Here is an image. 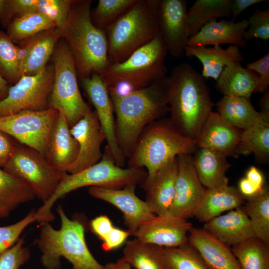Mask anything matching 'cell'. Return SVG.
<instances>
[{
	"label": "cell",
	"instance_id": "obj_46",
	"mask_svg": "<svg viewBox=\"0 0 269 269\" xmlns=\"http://www.w3.org/2000/svg\"><path fill=\"white\" fill-rule=\"evenodd\" d=\"M131 234L128 230L114 227L106 238L102 241V248L110 251L120 247Z\"/></svg>",
	"mask_w": 269,
	"mask_h": 269
},
{
	"label": "cell",
	"instance_id": "obj_34",
	"mask_svg": "<svg viewBox=\"0 0 269 269\" xmlns=\"http://www.w3.org/2000/svg\"><path fill=\"white\" fill-rule=\"evenodd\" d=\"M231 0H197L187 10L189 38L208 22L231 16Z\"/></svg>",
	"mask_w": 269,
	"mask_h": 269
},
{
	"label": "cell",
	"instance_id": "obj_44",
	"mask_svg": "<svg viewBox=\"0 0 269 269\" xmlns=\"http://www.w3.org/2000/svg\"><path fill=\"white\" fill-rule=\"evenodd\" d=\"M249 27L244 35L247 42L253 38L262 40L269 39V7L265 10L257 9L249 18Z\"/></svg>",
	"mask_w": 269,
	"mask_h": 269
},
{
	"label": "cell",
	"instance_id": "obj_40",
	"mask_svg": "<svg viewBox=\"0 0 269 269\" xmlns=\"http://www.w3.org/2000/svg\"><path fill=\"white\" fill-rule=\"evenodd\" d=\"M136 0H99L91 13V19L98 28L104 30L131 7Z\"/></svg>",
	"mask_w": 269,
	"mask_h": 269
},
{
	"label": "cell",
	"instance_id": "obj_54",
	"mask_svg": "<svg viewBox=\"0 0 269 269\" xmlns=\"http://www.w3.org/2000/svg\"><path fill=\"white\" fill-rule=\"evenodd\" d=\"M104 269H134L122 256L116 262H110L104 265Z\"/></svg>",
	"mask_w": 269,
	"mask_h": 269
},
{
	"label": "cell",
	"instance_id": "obj_7",
	"mask_svg": "<svg viewBox=\"0 0 269 269\" xmlns=\"http://www.w3.org/2000/svg\"><path fill=\"white\" fill-rule=\"evenodd\" d=\"M104 31L109 63L123 62L159 34L155 0H136Z\"/></svg>",
	"mask_w": 269,
	"mask_h": 269
},
{
	"label": "cell",
	"instance_id": "obj_14",
	"mask_svg": "<svg viewBox=\"0 0 269 269\" xmlns=\"http://www.w3.org/2000/svg\"><path fill=\"white\" fill-rule=\"evenodd\" d=\"M136 187L130 185L118 189L90 187L88 189L91 196L112 204L122 213L124 223L132 236L142 224L156 216L145 201L136 195Z\"/></svg>",
	"mask_w": 269,
	"mask_h": 269
},
{
	"label": "cell",
	"instance_id": "obj_43",
	"mask_svg": "<svg viewBox=\"0 0 269 269\" xmlns=\"http://www.w3.org/2000/svg\"><path fill=\"white\" fill-rule=\"evenodd\" d=\"M24 237L11 248L0 254V269H20L30 258L29 248L24 246Z\"/></svg>",
	"mask_w": 269,
	"mask_h": 269
},
{
	"label": "cell",
	"instance_id": "obj_5",
	"mask_svg": "<svg viewBox=\"0 0 269 269\" xmlns=\"http://www.w3.org/2000/svg\"><path fill=\"white\" fill-rule=\"evenodd\" d=\"M147 176L143 168H124L117 165L105 147L102 158L96 164L76 173L64 174L53 194L36 211L37 221H53L52 207L56 201L77 189L89 186L118 189L130 185H141Z\"/></svg>",
	"mask_w": 269,
	"mask_h": 269
},
{
	"label": "cell",
	"instance_id": "obj_52",
	"mask_svg": "<svg viewBox=\"0 0 269 269\" xmlns=\"http://www.w3.org/2000/svg\"><path fill=\"white\" fill-rule=\"evenodd\" d=\"M245 177L259 190L264 187V175L257 167L251 166L247 170Z\"/></svg>",
	"mask_w": 269,
	"mask_h": 269
},
{
	"label": "cell",
	"instance_id": "obj_29",
	"mask_svg": "<svg viewBox=\"0 0 269 269\" xmlns=\"http://www.w3.org/2000/svg\"><path fill=\"white\" fill-rule=\"evenodd\" d=\"M62 36L63 30L58 28L34 36L31 50L20 66V76L34 75L42 71L46 66Z\"/></svg>",
	"mask_w": 269,
	"mask_h": 269
},
{
	"label": "cell",
	"instance_id": "obj_15",
	"mask_svg": "<svg viewBox=\"0 0 269 269\" xmlns=\"http://www.w3.org/2000/svg\"><path fill=\"white\" fill-rule=\"evenodd\" d=\"M86 95L95 108L101 128L106 136L107 145L117 165L123 167L126 158L121 151L115 132V118L108 88L100 75L93 74L81 80Z\"/></svg>",
	"mask_w": 269,
	"mask_h": 269
},
{
	"label": "cell",
	"instance_id": "obj_17",
	"mask_svg": "<svg viewBox=\"0 0 269 269\" xmlns=\"http://www.w3.org/2000/svg\"><path fill=\"white\" fill-rule=\"evenodd\" d=\"M177 160L175 195L168 212L187 219L193 217L206 189L197 176L190 155L180 154Z\"/></svg>",
	"mask_w": 269,
	"mask_h": 269
},
{
	"label": "cell",
	"instance_id": "obj_1",
	"mask_svg": "<svg viewBox=\"0 0 269 269\" xmlns=\"http://www.w3.org/2000/svg\"><path fill=\"white\" fill-rule=\"evenodd\" d=\"M168 77L125 95L109 94L115 113L118 145L128 158L144 129L169 112Z\"/></svg>",
	"mask_w": 269,
	"mask_h": 269
},
{
	"label": "cell",
	"instance_id": "obj_19",
	"mask_svg": "<svg viewBox=\"0 0 269 269\" xmlns=\"http://www.w3.org/2000/svg\"><path fill=\"white\" fill-rule=\"evenodd\" d=\"M242 130L226 122L217 112L212 111L195 141L198 148L220 152L227 157L235 155Z\"/></svg>",
	"mask_w": 269,
	"mask_h": 269
},
{
	"label": "cell",
	"instance_id": "obj_56",
	"mask_svg": "<svg viewBox=\"0 0 269 269\" xmlns=\"http://www.w3.org/2000/svg\"><path fill=\"white\" fill-rule=\"evenodd\" d=\"M9 87V83L0 74V102L7 96Z\"/></svg>",
	"mask_w": 269,
	"mask_h": 269
},
{
	"label": "cell",
	"instance_id": "obj_18",
	"mask_svg": "<svg viewBox=\"0 0 269 269\" xmlns=\"http://www.w3.org/2000/svg\"><path fill=\"white\" fill-rule=\"evenodd\" d=\"M193 227L187 219L169 212L156 215L137 230L134 238L163 247H174L188 241L189 231Z\"/></svg>",
	"mask_w": 269,
	"mask_h": 269
},
{
	"label": "cell",
	"instance_id": "obj_25",
	"mask_svg": "<svg viewBox=\"0 0 269 269\" xmlns=\"http://www.w3.org/2000/svg\"><path fill=\"white\" fill-rule=\"evenodd\" d=\"M185 54L189 57H195L201 63V76L204 78L217 80L224 69L236 62L244 60L239 47L230 45L226 49L220 45L213 47L206 46H186Z\"/></svg>",
	"mask_w": 269,
	"mask_h": 269
},
{
	"label": "cell",
	"instance_id": "obj_50",
	"mask_svg": "<svg viewBox=\"0 0 269 269\" xmlns=\"http://www.w3.org/2000/svg\"><path fill=\"white\" fill-rule=\"evenodd\" d=\"M15 19L11 0H0V23L7 27Z\"/></svg>",
	"mask_w": 269,
	"mask_h": 269
},
{
	"label": "cell",
	"instance_id": "obj_8",
	"mask_svg": "<svg viewBox=\"0 0 269 269\" xmlns=\"http://www.w3.org/2000/svg\"><path fill=\"white\" fill-rule=\"evenodd\" d=\"M166 46L159 34L120 63H109L100 75L107 87L125 83L134 90L148 86L166 77Z\"/></svg>",
	"mask_w": 269,
	"mask_h": 269
},
{
	"label": "cell",
	"instance_id": "obj_31",
	"mask_svg": "<svg viewBox=\"0 0 269 269\" xmlns=\"http://www.w3.org/2000/svg\"><path fill=\"white\" fill-rule=\"evenodd\" d=\"M251 153L260 161H269V117L261 114L253 125L242 130L235 155Z\"/></svg>",
	"mask_w": 269,
	"mask_h": 269
},
{
	"label": "cell",
	"instance_id": "obj_16",
	"mask_svg": "<svg viewBox=\"0 0 269 269\" xmlns=\"http://www.w3.org/2000/svg\"><path fill=\"white\" fill-rule=\"evenodd\" d=\"M70 132L79 146L77 157L67 172L74 174L101 160V145L106 140V136L96 112L91 109L70 127Z\"/></svg>",
	"mask_w": 269,
	"mask_h": 269
},
{
	"label": "cell",
	"instance_id": "obj_35",
	"mask_svg": "<svg viewBox=\"0 0 269 269\" xmlns=\"http://www.w3.org/2000/svg\"><path fill=\"white\" fill-rule=\"evenodd\" d=\"M248 216L254 236L269 245V190L264 187L246 198L240 207Z\"/></svg>",
	"mask_w": 269,
	"mask_h": 269
},
{
	"label": "cell",
	"instance_id": "obj_26",
	"mask_svg": "<svg viewBox=\"0 0 269 269\" xmlns=\"http://www.w3.org/2000/svg\"><path fill=\"white\" fill-rule=\"evenodd\" d=\"M238 188L229 185L207 188L194 214L199 221L205 223L226 211L242 206L246 201Z\"/></svg>",
	"mask_w": 269,
	"mask_h": 269
},
{
	"label": "cell",
	"instance_id": "obj_49",
	"mask_svg": "<svg viewBox=\"0 0 269 269\" xmlns=\"http://www.w3.org/2000/svg\"><path fill=\"white\" fill-rule=\"evenodd\" d=\"M15 18L36 12L38 0H11Z\"/></svg>",
	"mask_w": 269,
	"mask_h": 269
},
{
	"label": "cell",
	"instance_id": "obj_36",
	"mask_svg": "<svg viewBox=\"0 0 269 269\" xmlns=\"http://www.w3.org/2000/svg\"><path fill=\"white\" fill-rule=\"evenodd\" d=\"M241 269H269V245L253 236L232 246Z\"/></svg>",
	"mask_w": 269,
	"mask_h": 269
},
{
	"label": "cell",
	"instance_id": "obj_24",
	"mask_svg": "<svg viewBox=\"0 0 269 269\" xmlns=\"http://www.w3.org/2000/svg\"><path fill=\"white\" fill-rule=\"evenodd\" d=\"M203 229L230 246L255 236L249 219L240 207L205 222Z\"/></svg>",
	"mask_w": 269,
	"mask_h": 269
},
{
	"label": "cell",
	"instance_id": "obj_42",
	"mask_svg": "<svg viewBox=\"0 0 269 269\" xmlns=\"http://www.w3.org/2000/svg\"><path fill=\"white\" fill-rule=\"evenodd\" d=\"M36 211L31 210L19 221L5 226H0V254L13 246L24 229L37 221Z\"/></svg>",
	"mask_w": 269,
	"mask_h": 269
},
{
	"label": "cell",
	"instance_id": "obj_37",
	"mask_svg": "<svg viewBox=\"0 0 269 269\" xmlns=\"http://www.w3.org/2000/svg\"><path fill=\"white\" fill-rule=\"evenodd\" d=\"M56 28L53 23L38 12L15 18L8 26L7 34L14 43H21L41 32Z\"/></svg>",
	"mask_w": 269,
	"mask_h": 269
},
{
	"label": "cell",
	"instance_id": "obj_33",
	"mask_svg": "<svg viewBox=\"0 0 269 269\" xmlns=\"http://www.w3.org/2000/svg\"><path fill=\"white\" fill-rule=\"evenodd\" d=\"M35 197L26 182L0 168V219L7 217L20 205Z\"/></svg>",
	"mask_w": 269,
	"mask_h": 269
},
{
	"label": "cell",
	"instance_id": "obj_12",
	"mask_svg": "<svg viewBox=\"0 0 269 269\" xmlns=\"http://www.w3.org/2000/svg\"><path fill=\"white\" fill-rule=\"evenodd\" d=\"M54 75V66L51 64L37 74L22 76L9 87L7 96L0 102V116L24 110L48 108Z\"/></svg>",
	"mask_w": 269,
	"mask_h": 269
},
{
	"label": "cell",
	"instance_id": "obj_45",
	"mask_svg": "<svg viewBox=\"0 0 269 269\" xmlns=\"http://www.w3.org/2000/svg\"><path fill=\"white\" fill-rule=\"evenodd\" d=\"M247 69L255 72L259 76L255 92L263 93L269 86V53L257 60L248 63Z\"/></svg>",
	"mask_w": 269,
	"mask_h": 269
},
{
	"label": "cell",
	"instance_id": "obj_20",
	"mask_svg": "<svg viewBox=\"0 0 269 269\" xmlns=\"http://www.w3.org/2000/svg\"><path fill=\"white\" fill-rule=\"evenodd\" d=\"M177 173V157L158 169L141 185L145 201L156 215L169 212L173 202Z\"/></svg>",
	"mask_w": 269,
	"mask_h": 269
},
{
	"label": "cell",
	"instance_id": "obj_27",
	"mask_svg": "<svg viewBox=\"0 0 269 269\" xmlns=\"http://www.w3.org/2000/svg\"><path fill=\"white\" fill-rule=\"evenodd\" d=\"M193 158L197 176L205 187L213 188L228 185L226 173L230 164L225 155L210 149L199 148Z\"/></svg>",
	"mask_w": 269,
	"mask_h": 269
},
{
	"label": "cell",
	"instance_id": "obj_10",
	"mask_svg": "<svg viewBox=\"0 0 269 269\" xmlns=\"http://www.w3.org/2000/svg\"><path fill=\"white\" fill-rule=\"evenodd\" d=\"M3 169L26 182L43 204L53 194L65 173L52 166L37 151L17 143Z\"/></svg>",
	"mask_w": 269,
	"mask_h": 269
},
{
	"label": "cell",
	"instance_id": "obj_48",
	"mask_svg": "<svg viewBox=\"0 0 269 269\" xmlns=\"http://www.w3.org/2000/svg\"><path fill=\"white\" fill-rule=\"evenodd\" d=\"M12 138L0 130V168H3L14 151L17 143Z\"/></svg>",
	"mask_w": 269,
	"mask_h": 269
},
{
	"label": "cell",
	"instance_id": "obj_32",
	"mask_svg": "<svg viewBox=\"0 0 269 269\" xmlns=\"http://www.w3.org/2000/svg\"><path fill=\"white\" fill-rule=\"evenodd\" d=\"M216 105L217 112L223 120L241 130L251 127L261 117L249 98L224 96Z\"/></svg>",
	"mask_w": 269,
	"mask_h": 269
},
{
	"label": "cell",
	"instance_id": "obj_28",
	"mask_svg": "<svg viewBox=\"0 0 269 269\" xmlns=\"http://www.w3.org/2000/svg\"><path fill=\"white\" fill-rule=\"evenodd\" d=\"M258 79L257 73L236 62L224 69L215 87L224 96L250 98L255 92Z\"/></svg>",
	"mask_w": 269,
	"mask_h": 269
},
{
	"label": "cell",
	"instance_id": "obj_51",
	"mask_svg": "<svg viewBox=\"0 0 269 269\" xmlns=\"http://www.w3.org/2000/svg\"><path fill=\"white\" fill-rule=\"evenodd\" d=\"M267 0H231L230 5L231 16L236 19L243 11L253 5Z\"/></svg>",
	"mask_w": 269,
	"mask_h": 269
},
{
	"label": "cell",
	"instance_id": "obj_47",
	"mask_svg": "<svg viewBox=\"0 0 269 269\" xmlns=\"http://www.w3.org/2000/svg\"><path fill=\"white\" fill-rule=\"evenodd\" d=\"M114 227L110 219L105 215L96 217L90 223L91 230L102 241L106 238Z\"/></svg>",
	"mask_w": 269,
	"mask_h": 269
},
{
	"label": "cell",
	"instance_id": "obj_39",
	"mask_svg": "<svg viewBox=\"0 0 269 269\" xmlns=\"http://www.w3.org/2000/svg\"><path fill=\"white\" fill-rule=\"evenodd\" d=\"M0 74L9 84H14L21 77L17 45L0 29Z\"/></svg>",
	"mask_w": 269,
	"mask_h": 269
},
{
	"label": "cell",
	"instance_id": "obj_55",
	"mask_svg": "<svg viewBox=\"0 0 269 269\" xmlns=\"http://www.w3.org/2000/svg\"><path fill=\"white\" fill-rule=\"evenodd\" d=\"M260 113L264 116L269 117V90L263 92V95L259 101Z\"/></svg>",
	"mask_w": 269,
	"mask_h": 269
},
{
	"label": "cell",
	"instance_id": "obj_9",
	"mask_svg": "<svg viewBox=\"0 0 269 269\" xmlns=\"http://www.w3.org/2000/svg\"><path fill=\"white\" fill-rule=\"evenodd\" d=\"M62 39L53 54L54 75L48 108L62 113L71 127L90 108L81 94L74 59L67 44Z\"/></svg>",
	"mask_w": 269,
	"mask_h": 269
},
{
	"label": "cell",
	"instance_id": "obj_21",
	"mask_svg": "<svg viewBox=\"0 0 269 269\" xmlns=\"http://www.w3.org/2000/svg\"><path fill=\"white\" fill-rule=\"evenodd\" d=\"M78 151V144L71 134L66 118L59 112L51 131L45 157L54 167L67 173L76 160Z\"/></svg>",
	"mask_w": 269,
	"mask_h": 269
},
{
	"label": "cell",
	"instance_id": "obj_4",
	"mask_svg": "<svg viewBox=\"0 0 269 269\" xmlns=\"http://www.w3.org/2000/svg\"><path fill=\"white\" fill-rule=\"evenodd\" d=\"M57 211L61 221L59 229L49 222L40 223L36 243L42 253L43 266L46 269H60V259L64 257L71 263L72 269H104L87 245L83 224L69 219L61 205Z\"/></svg>",
	"mask_w": 269,
	"mask_h": 269
},
{
	"label": "cell",
	"instance_id": "obj_41",
	"mask_svg": "<svg viewBox=\"0 0 269 269\" xmlns=\"http://www.w3.org/2000/svg\"><path fill=\"white\" fill-rule=\"evenodd\" d=\"M74 0H38L37 12L43 14L55 25L63 29Z\"/></svg>",
	"mask_w": 269,
	"mask_h": 269
},
{
	"label": "cell",
	"instance_id": "obj_53",
	"mask_svg": "<svg viewBox=\"0 0 269 269\" xmlns=\"http://www.w3.org/2000/svg\"><path fill=\"white\" fill-rule=\"evenodd\" d=\"M238 189L246 198L254 195L260 191L246 177L242 178L240 180Z\"/></svg>",
	"mask_w": 269,
	"mask_h": 269
},
{
	"label": "cell",
	"instance_id": "obj_22",
	"mask_svg": "<svg viewBox=\"0 0 269 269\" xmlns=\"http://www.w3.org/2000/svg\"><path fill=\"white\" fill-rule=\"evenodd\" d=\"M249 27L247 20L232 23L222 19L212 21L204 25L195 35L188 38L187 46H206L230 44L245 47L247 44L244 35Z\"/></svg>",
	"mask_w": 269,
	"mask_h": 269
},
{
	"label": "cell",
	"instance_id": "obj_11",
	"mask_svg": "<svg viewBox=\"0 0 269 269\" xmlns=\"http://www.w3.org/2000/svg\"><path fill=\"white\" fill-rule=\"evenodd\" d=\"M58 114L59 111L52 108L22 110L0 116V130L45 157L51 131Z\"/></svg>",
	"mask_w": 269,
	"mask_h": 269
},
{
	"label": "cell",
	"instance_id": "obj_2",
	"mask_svg": "<svg viewBox=\"0 0 269 269\" xmlns=\"http://www.w3.org/2000/svg\"><path fill=\"white\" fill-rule=\"evenodd\" d=\"M167 83L170 119L183 135L195 140L214 106L209 88L187 63L175 67Z\"/></svg>",
	"mask_w": 269,
	"mask_h": 269
},
{
	"label": "cell",
	"instance_id": "obj_13",
	"mask_svg": "<svg viewBox=\"0 0 269 269\" xmlns=\"http://www.w3.org/2000/svg\"><path fill=\"white\" fill-rule=\"evenodd\" d=\"M187 3L185 0H155L160 34L167 51L176 58L185 54L189 38Z\"/></svg>",
	"mask_w": 269,
	"mask_h": 269
},
{
	"label": "cell",
	"instance_id": "obj_3",
	"mask_svg": "<svg viewBox=\"0 0 269 269\" xmlns=\"http://www.w3.org/2000/svg\"><path fill=\"white\" fill-rule=\"evenodd\" d=\"M92 0H74L63 29L64 40L74 59L81 80L93 74L100 75L109 64L105 32L93 23Z\"/></svg>",
	"mask_w": 269,
	"mask_h": 269
},
{
	"label": "cell",
	"instance_id": "obj_6",
	"mask_svg": "<svg viewBox=\"0 0 269 269\" xmlns=\"http://www.w3.org/2000/svg\"><path fill=\"white\" fill-rule=\"evenodd\" d=\"M196 141L183 135L170 118H162L147 125L128 158V167L145 168L146 178L182 154L194 153Z\"/></svg>",
	"mask_w": 269,
	"mask_h": 269
},
{
	"label": "cell",
	"instance_id": "obj_38",
	"mask_svg": "<svg viewBox=\"0 0 269 269\" xmlns=\"http://www.w3.org/2000/svg\"><path fill=\"white\" fill-rule=\"evenodd\" d=\"M162 247L169 269H213L188 242L177 247Z\"/></svg>",
	"mask_w": 269,
	"mask_h": 269
},
{
	"label": "cell",
	"instance_id": "obj_23",
	"mask_svg": "<svg viewBox=\"0 0 269 269\" xmlns=\"http://www.w3.org/2000/svg\"><path fill=\"white\" fill-rule=\"evenodd\" d=\"M188 242L213 269H241L231 247L203 228L193 227Z\"/></svg>",
	"mask_w": 269,
	"mask_h": 269
},
{
	"label": "cell",
	"instance_id": "obj_30",
	"mask_svg": "<svg viewBox=\"0 0 269 269\" xmlns=\"http://www.w3.org/2000/svg\"><path fill=\"white\" fill-rule=\"evenodd\" d=\"M123 253L134 269H169L162 247L134 238L126 242Z\"/></svg>",
	"mask_w": 269,
	"mask_h": 269
}]
</instances>
